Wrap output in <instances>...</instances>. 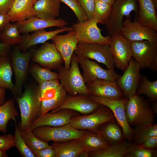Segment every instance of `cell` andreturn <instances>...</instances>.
Segmentation results:
<instances>
[{
  "instance_id": "21",
  "label": "cell",
  "mask_w": 157,
  "mask_h": 157,
  "mask_svg": "<svg viewBox=\"0 0 157 157\" xmlns=\"http://www.w3.org/2000/svg\"><path fill=\"white\" fill-rule=\"evenodd\" d=\"M15 23L19 32L25 34L47 28L55 26L62 27L68 24L62 19L49 20L35 16Z\"/></svg>"
},
{
  "instance_id": "5",
  "label": "cell",
  "mask_w": 157,
  "mask_h": 157,
  "mask_svg": "<svg viewBox=\"0 0 157 157\" xmlns=\"http://www.w3.org/2000/svg\"><path fill=\"white\" fill-rule=\"evenodd\" d=\"M33 46L26 52H22L16 46L13 51L11 65L15 76L14 90L13 93L16 99L23 93L22 87L29 71L30 63L35 51Z\"/></svg>"
},
{
  "instance_id": "45",
  "label": "cell",
  "mask_w": 157,
  "mask_h": 157,
  "mask_svg": "<svg viewBox=\"0 0 157 157\" xmlns=\"http://www.w3.org/2000/svg\"><path fill=\"white\" fill-rule=\"evenodd\" d=\"M36 157H56V152L51 146L37 151L34 153Z\"/></svg>"
},
{
  "instance_id": "43",
  "label": "cell",
  "mask_w": 157,
  "mask_h": 157,
  "mask_svg": "<svg viewBox=\"0 0 157 157\" xmlns=\"http://www.w3.org/2000/svg\"><path fill=\"white\" fill-rule=\"evenodd\" d=\"M86 14L88 19L93 18L94 0H77Z\"/></svg>"
},
{
  "instance_id": "29",
  "label": "cell",
  "mask_w": 157,
  "mask_h": 157,
  "mask_svg": "<svg viewBox=\"0 0 157 157\" xmlns=\"http://www.w3.org/2000/svg\"><path fill=\"white\" fill-rule=\"evenodd\" d=\"M130 143L123 141L108 145L105 149L98 151L89 153L92 157H123L126 153Z\"/></svg>"
},
{
  "instance_id": "55",
  "label": "cell",
  "mask_w": 157,
  "mask_h": 157,
  "mask_svg": "<svg viewBox=\"0 0 157 157\" xmlns=\"http://www.w3.org/2000/svg\"><path fill=\"white\" fill-rule=\"evenodd\" d=\"M156 10H157V0H152Z\"/></svg>"
},
{
  "instance_id": "44",
  "label": "cell",
  "mask_w": 157,
  "mask_h": 157,
  "mask_svg": "<svg viewBox=\"0 0 157 157\" xmlns=\"http://www.w3.org/2000/svg\"><path fill=\"white\" fill-rule=\"evenodd\" d=\"M15 139L12 134L0 135V150L6 151L14 147Z\"/></svg>"
},
{
  "instance_id": "23",
  "label": "cell",
  "mask_w": 157,
  "mask_h": 157,
  "mask_svg": "<svg viewBox=\"0 0 157 157\" xmlns=\"http://www.w3.org/2000/svg\"><path fill=\"white\" fill-rule=\"evenodd\" d=\"M60 2L59 0H37L33 10L35 16L49 20H55L60 15Z\"/></svg>"
},
{
  "instance_id": "8",
  "label": "cell",
  "mask_w": 157,
  "mask_h": 157,
  "mask_svg": "<svg viewBox=\"0 0 157 157\" xmlns=\"http://www.w3.org/2000/svg\"><path fill=\"white\" fill-rule=\"evenodd\" d=\"M74 53L77 56L94 60L105 65L107 69H114L115 63L109 44L78 43Z\"/></svg>"
},
{
  "instance_id": "31",
  "label": "cell",
  "mask_w": 157,
  "mask_h": 157,
  "mask_svg": "<svg viewBox=\"0 0 157 157\" xmlns=\"http://www.w3.org/2000/svg\"><path fill=\"white\" fill-rule=\"evenodd\" d=\"M18 115L14 101L12 99L6 101L0 106V131L6 133L9 121Z\"/></svg>"
},
{
  "instance_id": "36",
  "label": "cell",
  "mask_w": 157,
  "mask_h": 157,
  "mask_svg": "<svg viewBox=\"0 0 157 157\" xmlns=\"http://www.w3.org/2000/svg\"><path fill=\"white\" fill-rule=\"evenodd\" d=\"M19 129L25 142L34 154L50 146L48 142L36 137L33 133L31 128L25 130Z\"/></svg>"
},
{
  "instance_id": "2",
  "label": "cell",
  "mask_w": 157,
  "mask_h": 157,
  "mask_svg": "<svg viewBox=\"0 0 157 157\" xmlns=\"http://www.w3.org/2000/svg\"><path fill=\"white\" fill-rule=\"evenodd\" d=\"M125 112L130 126L141 127L153 124L155 122V113L149 103L136 94L128 99Z\"/></svg>"
},
{
  "instance_id": "4",
  "label": "cell",
  "mask_w": 157,
  "mask_h": 157,
  "mask_svg": "<svg viewBox=\"0 0 157 157\" xmlns=\"http://www.w3.org/2000/svg\"><path fill=\"white\" fill-rule=\"evenodd\" d=\"M33 134L40 139L48 142H62L79 139L85 131L79 130L69 124L58 126H42L32 130Z\"/></svg>"
},
{
  "instance_id": "41",
  "label": "cell",
  "mask_w": 157,
  "mask_h": 157,
  "mask_svg": "<svg viewBox=\"0 0 157 157\" xmlns=\"http://www.w3.org/2000/svg\"><path fill=\"white\" fill-rule=\"evenodd\" d=\"M156 149H150L140 146L135 143L130 144L124 157H156Z\"/></svg>"
},
{
  "instance_id": "56",
  "label": "cell",
  "mask_w": 157,
  "mask_h": 157,
  "mask_svg": "<svg viewBox=\"0 0 157 157\" xmlns=\"http://www.w3.org/2000/svg\"><path fill=\"white\" fill-rule=\"evenodd\" d=\"M37 0H34V2H35Z\"/></svg>"
},
{
  "instance_id": "35",
  "label": "cell",
  "mask_w": 157,
  "mask_h": 157,
  "mask_svg": "<svg viewBox=\"0 0 157 157\" xmlns=\"http://www.w3.org/2000/svg\"><path fill=\"white\" fill-rule=\"evenodd\" d=\"M136 94H144L151 101H156L157 100V80L151 81L145 76H141Z\"/></svg>"
},
{
  "instance_id": "27",
  "label": "cell",
  "mask_w": 157,
  "mask_h": 157,
  "mask_svg": "<svg viewBox=\"0 0 157 157\" xmlns=\"http://www.w3.org/2000/svg\"><path fill=\"white\" fill-rule=\"evenodd\" d=\"M79 139L88 153L104 149L109 145L101 134L94 132L85 133Z\"/></svg>"
},
{
  "instance_id": "51",
  "label": "cell",
  "mask_w": 157,
  "mask_h": 157,
  "mask_svg": "<svg viewBox=\"0 0 157 157\" xmlns=\"http://www.w3.org/2000/svg\"><path fill=\"white\" fill-rule=\"evenodd\" d=\"M154 102L151 107L154 113L156 114L157 113V103L156 101Z\"/></svg>"
},
{
  "instance_id": "48",
  "label": "cell",
  "mask_w": 157,
  "mask_h": 157,
  "mask_svg": "<svg viewBox=\"0 0 157 157\" xmlns=\"http://www.w3.org/2000/svg\"><path fill=\"white\" fill-rule=\"evenodd\" d=\"M10 18L7 13H0V33L10 22Z\"/></svg>"
},
{
  "instance_id": "12",
  "label": "cell",
  "mask_w": 157,
  "mask_h": 157,
  "mask_svg": "<svg viewBox=\"0 0 157 157\" xmlns=\"http://www.w3.org/2000/svg\"><path fill=\"white\" fill-rule=\"evenodd\" d=\"M77 57L78 63L82 69V75L86 84L97 79L116 81L120 76L114 69H105L90 59L82 57Z\"/></svg>"
},
{
  "instance_id": "34",
  "label": "cell",
  "mask_w": 157,
  "mask_h": 157,
  "mask_svg": "<svg viewBox=\"0 0 157 157\" xmlns=\"http://www.w3.org/2000/svg\"><path fill=\"white\" fill-rule=\"evenodd\" d=\"M29 71L38 84L49 80H59L58 73L53 72L34 63H32L30 65Z\"/></svg>"
},
{
  "instance_id": "33",
  "label": "cell",
  "mask_w": 157,
  "mask_h": 157,
  "mask_svg": "<svg viewBox=\"0 0 157 157\" xmlns=\"http://www.w3.org/2000/svg\"><path fill=\"white\" fill-rule=\"evenodd\" d=\"M67 93L60 84L54 97L41 101L40 115L47 113L51 110H55L60 106L65 99Z\"/></svg>"
},
{
  "instance_id": "17",
  "label": "cell",
  "mask_w": 157,
  "mask_h": 157,
  "mask_svg": "<svg viewBox=\"0 0 157 157\" xmlns=\"http://www.w3.org/2000/svg\"><path fill=\"white\" fill-rule=\"evenodd\" d=\"M86 85L88 95L111 99L123 98L122 92L116 81L97 79Z\"/></svg>"
},
{
  "instance_id": "15",
  "label": "cell",
  "mask_w": 157,
  "mask_h": 157,
  "mask_svg": "<svg viewBox=\"0 0 157 157\" xmlns=\"http://www.w3.org/2000/svg\"><path fill=\"white\" fill-rule=\"evenodd\" d=\"M115 67L124 72L132 58L130 42L122 35L110 36L109 44Z\"/></svg>"
},
{
  "instance_id": "3",
  "label": "cell",
  "mask_w": 157,
  "mask_h": 157,
  "mask_svg": "<svg viewBox=\"0 0 157 157\" xmlns=\"http://www.w3.org/2000/svg\"><path fill=\"white\" fill-rule=\"evenodd\" d=\"M76 56L74 53L69 69L62 66L58 69L60 84L71 95H88V90L78 66Z\"/></svg>"
},
{
  "instance_id": "46",
  "label": "cell",
  "mask_w": 157,
  "mask_h": 157,
  "mask_svg": "<svg viewBox=\"0 0 157 157\" xmlns=\"http://www.w3.org/2000/svg\"><path fill=\"white\" fill-rule=\"evenodd\" d=\"M138 144L145 148L156 149L157 147V135L148 138L141 143Z\"/></svg>"
},
{
  "instance_id": "54",
  "label": "cell",
  "mask_w": 157,
  "mask_h": 157,
  "mask_svg": "<svg viewBox=\"0 0 157 157\" xmlns=\"http://www.w3.org/2000/svg\"><path fill=\"white\" fill-rule=\"evenodd\" d=\"M89 156V153L85 151L82 153L80 155L79 157H88Z\"/></svg>"
},
{
  "instance_id": "16",
  "label": "cell",
  "mask_w": 157,
  "mask_h": 157,
  "mask_svg": "<svg viewBox=\"0 0 157 157\" xmlns=\"http://www.w3.org/2000/svg\"><path fill=\"white\" fill-rule=\"evenodd\" d=\"M121 34L130 42L147 40L157 42V31L137 21L127 19L124 21Z\"/></svg>"
},
{
  "instance_id": "25",
  "label": "cell",
  "mask_w": 157,
  "mask_h": 157,
  "mask_svg": "<svg viewBox=\"0 0 157 157\" xmlns=\"http://www.w3.org/2000/svg\"><path fill=\"white\" fill-rule=\"evenodd\" d=\"M139 9L137 21L157 32V16L152 0H138Z\"/></svg>"
},
{
  "instance_id": "50",
  "label": "cell",
  "mask_w": 157,
  "mask_h": 157,
  "mask_svg": "<svg viewBox=\"0 0 157 157\" xmlns=\"http://www.w3.org/2000/svg\"><path fill=\"white\" fill-rule=\"evenodd\" d=\"M6 89L0 86V106L6 101Z\"/></svg>"
},
{
  "instance_id": "9",
  "label": "cell",
  "mask_w": 157,
  "mask_h": 157,
  "mask_svg": "<svg viewBox=\"0 0 157 157\" xmlns=\"http://www.w3.org/2000/svg\"><path fill=\"white\" fill-rule=\"evenodd\" d=\"M133 57L141 68L157 71V42L147 40L130 42Z\"/></svg>"
},
{
  "instance_id": "40",
  "label": "cell",
  "mask_w": 157,
  "mask_h": 157,
  "mask_svg": "<svg viewBox=\"0 0 157 157\" xmlns=\"http://www.w3.org/2000/svg\"><path fill=\"white\" fill-rule=\"evenodd\" d=\"M13 119L15 124V131L14 135L15 139L14 147L17 148L22 157H36L22 137L18 126L15 117H14Z\"/></svg>"
},
{
  "instance_id": "7",
  "label": "cell",
  "mask_w": 157,
  "mask_h": 157,
  "mask_svg": "<svg viewBox=\"0 0 157 157\" xmlns=\"http://www.w3.org/2000/svg\"><path fill=\"white\" fill-rule=\"evenodd\" d=\"M92 114L78 116L71 119L69 124L78 129H87L100 134L99 127L105 123L116 121L111 110L108 107L101 105Z\"/></svg>"
},
{
  "instance_id": "53",
  "label": "cell",
  "mask_w": 157,
  "mask_h": 157,
  "mask_svg": "<svg viewBox=\"0 0 157 157\" xmlns=\"http://www.w3.org/2000/svg\"><path fill=\"white\" fill-rule=\"evenodd\" d=\"M8 155L5 151L0 150V157H7Z\"/></svg>"
},
{
  "instance_id": "10",
  "label": "cell",
  "mask_w": 157,
  "mask_h": 157,
  "mask_svg": "<svg viewBox=\"0 0 157 157\" xmlns=\"http://www.w3.org/2000/svg\"><path fill=\"white\" fill-rule=\"evenodd\" d=\"M98 21L93 18L82 22L73 24L72 27L75 31L78 43H97L109 44L110 36H104L98 26Z\"/></svg>"
},
{
  "instance_id": "13",
  "label": "cell",
  "mask_w": 157,
  "mask_h": 157,
  "mask_svg": "<svg viewBox=\"0 0 157 157\" xmlns=\"http://www.w3.org/2000/svg\"><path fill=\"white\" fill-rule=\"evenodd\" d=\"M31 60L42 67L51 70L58 69L62 66L64 62L54 44L48 42L44 43L35 50Z\"/></svg>"
},
{
  "instance_id": "22",
  "label": "cell",
  "mask_w": 157,
  "mask_h": 157,
  "mask_svg": "<svg viewBox=\"0 0 157 157\" xmlns=\"http://www.w3.org/2000/svg\"><path fill=\"white\" fill-rule=\"evenodd\" d=\"M73 114L67 111L48 113L40 115L32 123L31 127L32 130L42 126H58L70 122Z\"/></svg>"
},
{
  "instance_id": "20",
  "label": "cell",
  "mask_w": 157,
  "mask_h": 157,
  "mask_svg": "<svg viewBox=\"0 0 157 157\" xmlns=\"http://www.w3.org/2000/svg\"><path fill=\"white\" fill-rule=\"evenodd\" d=\"M72 27L63 26L52 31H47L44 29L34 31L32 34H25L23 35L22 41L18 44L17 47L21 51L26 52L28 49L34 45L44 43L51 40L55 35L59 33L73 30Z\"/></svg>"
},
{
  "instance_id": "42",
  "label": "cell",
  "mask_w": 157,
  "mask_h": 157,
  "mask_svg": "<svg viewBox=\"0 0 157 157\" xmlns=\"http://www.w3.org/2000/svg\"><path fill=\"white\" fill-rule=\"evenodd\" d=\"M68 6L75 14L78 22H82L88 19V17L77 0H59Z\"/></svg>"
},
{
  "instance_id": "49",
  "label": "cell",
  "mask_w": 157,
  "mask_h": 157,
  "mask_svg": "<svg viewBox=\"0 0 157 157\" xmlns=\"http://www.w3.org/2000/svg\"><path fill=\"white\" fill-rule=\"evenodd\" d=\"M10 51V47L6 43L0 42V57L8 56Z\"/></svg>"
},
{
  "instance_id": "14",
  "label": "cell",
  "mask_w": 157,
  "mask_h": 157,
  "mask_svg": "<svg viewBox=\"0 0 157 157\" xmlns=\"http://www.w3.org/2000/svg\"><path fill=\"white\" fill-rule=\"evenodd\" d=\"M140 68L139 65L132 57L122 75L120 76L116 81L123 96L126 98L136 94L141 77Z\"/></svg>"
},
{
  "instance_id": "6",
  "label": "cell",
  "mask_w": 157,
  "mask_h": 157,
  "mask_svg": "<svg viewBox=\"0 0 157 157\" xmlns=\"http://www.w3.org/2000/svg\"><path fill=\"white\" fill-rule=\"evenodd\" d=\"M138 10L137 0H117L112 6L110 15L105 25L109 35H122L124 17Z\"/></svg>"
},
{
  "instance_id": "11",
  "label": "cell",
  "mask_w": 157,
  "mask_h": 157,
  "mask_svg": "<svg viewBox=\"0 0 157 157\" xmlns=\"http://www.w3.org/2000/svg\"><path fill=\"white\" fill-rule=\"evenodd\" d=\"M89 97L94 101L109 108L122 128L124 138L128 141L133 140V129L127 122L125 112V105L128 99H111L92 95Z\"/></svg>"
},
{
  "instance_id": "24",
  "label": "cell",
  "mask_w": 157,
  "mask_h": 157,
  "mask_svg": "<svg viewBox=\"0 0 157 157\" xmlns=\"http://www.w3.org/2000/svg\"><path fill=\"white\" fill-rule=\"evenodd\" d=\"M34 0H13L7 14L10 22L17 23L35 16L33 7Z\"/></svg>"
},
{
  "instance_id": "19",
  "label": "cell",
  "mask_w": 157,
  "mask_h": 157,
  "mask_svg": "<svg viewBox=\"0 0 157 157\" xmlns=\"http://www.w3.org/2000/svg\"><path fill=\"white\" fill-rule=\"evenodd\" d=\"M81 95H72L67 97L62 104L57 108L52 110L53 113L62 109H70L80 112L82 114H87L97 110L100 104L89 97Z\"/></svg>"
},
{
  "instance_id": "47",
  "label": "cell",
  "mask_w": 157,
  "mask_h": 157,
  "mask_svg": "<svg viewBox=\"0 0 157 157\" xmlns=\"http://www.w3.org/2000/svg\"><path fill=\"white\" fill-rule=\"evenodd\" d=\"M13 0H0V13H7Z\"/></svg>"
},
{
  "instance_id": "26",
  "label": "cell",
  "mask_w": 157,
  "mask_h": 157,
  "mask_svg": "<svg viewBox=\"0 0 157 157\" xmlns=\"http://www.w3.org/2000/svg\"><path fill=\"white\" fill-rule=\"evenodd\" d=\"M51 146L56 151V157H79L85 151L79 139L62 142H54Z\"/></svg>"
},
{
  "instance_id": "28",
  "label": "cell",
  "mask_w": 157,
  "mask_h": 157,
  "mask_svg": "<svg viewBox=\"0 0 157 157\" xmlns=\"http://www.w3.org/2000/svg\"><path fill=\"white\" fill-rule=\"evenodd\" d=\"M100 134L108 143L109 145L122 142L124 139L122 130L116 121L105 123Z\"/></svg>"
},
{
  "instance_id": "30",
  "label": "cell",
  "mask_w": 157,
  "mask_h": 157,
  "mask_svg": "<svg viewBox=\"0 0 157 157\" xmlns=\"http://www.w3.org/2000/svg\"><path fill=\"white\" fill-rule=\"evenodd\" d=\"M12 69L10 59L8 56L0 57V86L13 93L14 84L12 80Z\"/></svg>"
},
{
  "instance_id": "39",
  "label": "cell",
  "mask_w": 157,
  "mask_h": 157,
  "mask_svg": "<svg viewBox=\"0 0 157 157\" xmlns=\"http://www.w3.org/2000/svg\"><path fill=\"white\" fill-rule=\"evenodd\" d=\"M133 139L139 144L149 137L157 135V124H152L145 126L135 127L133 129Z\"/></svg>"
},
{
  "instance_id": "38",
  "label": "cell",
  "mask_w": 157,
  "mask_h": 157,
  "mask_svg": "<svg viewBox=\"0 0 157 157\" xmlns=\"http://www.w3.org/2000/svg\"><path fill=\"white\" fill-rule=\"evenodd\" d=\"M112 8V6L108 3L99 0H94L93 18L97 19L99 23L105 24L110 15Z\"/></svg>"
},
{
  "instance_id": "1",
  "label": "cell",
  "mask_w": 157,
  "mask_h": 157,
  "mask_svg": "<svg viewBox=\"0 0 157 157\" xmlns=\"http://www.w3.org/2000/svg\"><path fill=\"white\" fill-rule=\"evenodd\" d=\"M16 99L21 113V121L18 126L22 130L30 128L40 115L41 101L38 85L26 86L22 95Z\"/></svg>"
},
{
  "instance_id": "37",
  "label": "cell",
  "mask_w": 157,
  "mask_h": 157,
  "mask_svg": "<svg viewBox=\"0 0 157 157\" xmlns=\"http://www.w3.org/2000/svg\"><path fill=\"white\" fill-rule=\"evenodd\" d=\"M60 85L59 79L49 80L38 84L41 101L54 97L57 89Z\"/></svg>"
},
{
  "instance_id": "52",
  "label": "cell",
  "mask_w": 157,
  "mask_h": 157,
  "mask_svg": "<svg viewBox=\"0 0 157 157\" xmlns=\"http://www.w3.org/2000/svg\"><path fill=\"white\" fill-rule=\"evenodd\" d=\"M113 6L117 0H99Z\"/></svg>"
},
{
  "instance_id": "18",
  "label": "cell",
  "mask_w": 157,
  "mask_h": 157,
  "mask_svg": "<svg viewBox=\"0 0 157 157\" xmlns=\"http://www.w3.org/2000/svg\"><path fill=\"white\" fill-rule=\"evenodd\" d=\"M51 40L63 59L65 67L69 69L72 56L77 48L78 43L75 31L73 30L66 34L57 35Z\"/></svg>"
},
{
  "instance_id": "32",
  "label": "cell",
  "mask_w": 157,
  "mask_h": 157,
  "mask_svg": "<svg viewBox=\"0 0 157 157\" xmlns=\"http://www.w3.org/2000/svg\"><path fill=\"white\" fill-rule=\"evenodd\" d=\"M20 33L16 23L10 22L0 33V40L10 47L22 41L24 36Z\"/></svg>"
}]
</instances>
